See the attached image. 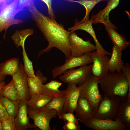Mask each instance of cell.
<instances>
[{"instance_id": "d4e9b609", "label": "cell", "mask_w": 130, "mask_h": 130, "mask_svg": "<svg viewBox=\"0 0 130 130\" xmlns=\"http://www.w3.org/2000/svg\"><path fill=\"white\" fill-rule=\"evenodd\" d=\"M33 33V30L30 28L17 30L13 34L11 38L16 46L18 48L20 46L22 47L24 46L26 39Z\"/></svg>"}, {"instance_id": "9a60e30c", "label": "cell", "mask_w": 130, "mask_h": 130, "mask_svg": "<svg viewBox=\"0 0 130 130\" xmlns=\"http://www.w3.org/2000/svg\"><path fill=\"white\" fill-rule=\"evenodd\" d=\"M27 101L20 100L18 111L14 121L16 130H25L34 128L33 124H31L28 116Z\"/></svg>"}, {"instance_id": "8d00e7d4", "label": "cell", "mask_w": 130, "mask_h": 130, "mask_svg": "<svg viewBox=\"0 0 130 130\" xmlns=\"http://www.w3.org/2000/svg\"><path fill=\"white\" fill-rule=\"evenodd\" d=\"M9 116L0 99V121L9 118Z\"/></svg>"}, {"instance_id": "e0dca14e", "label": "cell", "mask_w": 130, "mask_h": 130, "mask_svg": "<svg viewBox=\"0 0 130 130\" xmlns=\"http://www.w3.org/2000/svg\"><path fill=\"white\" fill-rule=\"evenodd\" d=\"M75 111V116L83 124L94 117L95 112L90 103L85 98L80 96L78 99Z\"/></svg>"}, {"instance_id": "5bb4252c", "label": "cell", "mask_w": 130, "mask_h": 130, "mask_svg": "<svg viewBox=\"0 0 130 130\" xmlns=\"http://www.w3.org/2000/svg\"><path fill=\"white\" fill-rule=\"evenodd\" d=\"M92 21L91 19L88 21L82 22L78 21L77 19H75L74 25L73 27L69 28L68 29L70 33L78 30L86 31L89 33L93 38L95 43L96 51L99 54H105L111 55V54L105 50L98 40L95 32L92 27Z\"/></svg>"}, {"instance_id": "30bf717a", "label": "cell", "mask_w": 130, "mask_h": 130, "mask_svg": "<svg viewBox=\"0 0 130 130\" xmlns=\"http://www.w3.org/2000/svg\"><path fill=\"white\" fill-rule=\"evenodd\" d=\"M91 56L93 63L91 73L94 76L100 79L109 71L110 58L107 54H98L96 51L91 52Z\"/></svg>"}, {"instance_id": "7402d4cb", "label": "cell", "mask_w": 130, "mask_h": 130, "mask_svg": "<svg viewBox=\"0 0 130 130\" xmlns=\"http://www.w3.org/2000/svg\"><path fill=\"white\" fill-rule=\"evenodd\" d=\"M105 29L111 40L116 46L122 51L126 49L130 44L127 41L126 38L117 32L113 28L106 25H104Z\"/></svg>"}, {"instance_id": "74e56055", "label": "cell", "mask_w": 130, "mask_h": 130, "mask_svg": "<svg viewBox=\"0 0 130 130\" xmlns=\"http://www.w3.org/2000/svg\"><path fill=\"white\" fill-rule=\"evenodd\" d=\"M14 0H0V9L4 6Z\"/></svg>"}, {"instance_id": "603a6c76", "label": "cell", "mask_w": 130, "mask_h": 130, "mask_svg": "<svg viewBox=\"0 0 130 130\" xmlns=\"http://www.w3.org/2000/svg\"><path fill=\"white\" fill-rule=\"evenodd\" d=\"M112 50V54L109 63V72H120L124 64L121 58L122 51L114 44Z\"/></svg>"}, {"instance_id": "6da1fadb", "label": "cell", "mask_w": 130, "mask_h": 130, "mask_svg": "<svg viewBox=\"0 0 130 130\" xmlns=\"http://www.w3.org/2000/svg\"><path fill=\"white\" fill-rule=\"evenodd\" d=\"M31 17L37 26L48 42L47 47L39 52L38 57L47 53L55 47L61 51L66 58L72 56L69 43L70 32L64 29L61 24L58 23L39 11L35 5L28 8Z\"/></svg>"}, {"instance_id": "f1b7e54d", "label": "cell", "mask_w": 130, "mask_h": 130, "mask_svg": "<svg viewBox=\"0 0 130 130\" xmlns=\"http://www.w3.org/2000/svg\"><path fill=\"white\" fill-rule=\"evenodd\" d=\"M69 2H76L83 6L86 10V13L84 18L80 21L82 22L87 21L89 20V14L96 5L99 2L103 1L108 2L109 0H63Z\"/></svg>"}, {"instance_id": "484cf974", "label": "cell", "mask_w": 130, "mask_h": 130, "mask_svg": "<svg viewBox=\"0 0 130 130\" xmlns=\"http://www.w3.org/2000/svg\"><path fill=\"white\" fill-rule=\"evenodd\" d=\"M0 99L9 118L14 119L18 111L20 100H12L0 95Z\"/></svg>"}, {"instance_id": "d6986e66", "label": "cell", "mask_w": 130, "mask_h": 130, "mask_svg": "<svg viewBox=\"0 0 130 130\" xmlns=\"http://www.w3.org/2000/svg\"><path fill=\"white\" fill-rule=\"evenodd\" d=\"M62 83L55 80H52L46 84L41 85L42 94L52 98L62 97L65 94V90L60 91L59 89Z\"/></svg>"}, {"instance_id": "9c48e42d", "label": "cell", "mask_w": 130, "mask_h": 130, "mask_svg": "<svg viewBox=\"0 0 130 130\" xmlns=\"http://www.w3.org/2000/svg\"><path fill=\"white\" fill-rule=\"evenodd\" d=\"M69 43L72 56L78 57L96 50V47L90 40L84 41L74 32L70 33Z\"/></svg>"}, {"instance_id": "e575fe53", "label": "cell", "mask_w": 130, "mask_h": 130, "mask_svg": "<svg viewBox=\"0 0 130 130\" xmlns=\"http://www.w3.org/2000/svg\"><path fill=\"white\" fill-rule=\"evenodd\" d=\"M121 71L126 77L130 84V67L128 62L124 63L121 68Z\"/></svg>"}, {"instance_id": "1f68e13d", "label": "cell", "mask_w": 130, "mask_h": 130, "mask_svg": "<svg viewBox=\"0 0 130 130\" xmlns=\"http://www.w3.org/2000/svg\"><path fill=\"white\" fill-rule=\"evenodd\" d=\"M35 1V0H19L17 8L18 13L27 10L28 7L34 5Z\"/></svg>"}, {"instance_id": "52a82bcc", "label": "cell", "mask_w": 130, "mask_h": 130, "mask_svg": "<svg viewBox=\"0 0 130 130\" xmlns=\"http://www.w3.org/2000/svg\"><path fill=\"white\" fill-rule=\"evenodd\" d=\"M91 53H87L79 57L72 56L69 58H66L65 62L63 65L55 67L52 71V77L55 78L60 76L64 72L69 69L92 63Z\"/></svg>"}, {"instance_id": "83f0119b", "label": "cell", "mask_w": 130, "mask_h": 130, "mask_svg": "<svg viewBox=\"0 0 130 130\" xmlns=\"http://www.w3.org/2000/svg\"><path fill=\"white\" fill-rule=\"evenodd\" d=\"M65 99V94L62 97L52 98V100L42 108L40 110L54 109L56 111L58 115L63 111V108Z\"/></svg>"}, {"instance_id": "8fae6325", "label": "cell", "mask_w": 130, "mask_h": 130, "mask_svg": "<svg viewBox=\"0 0 130 130\" xmlns=\"http://www.w3.org/2000/svg\"><path fill=\"white\" fill-rule=\"evenodd\" d=\"M12 76L18 91L19 99L28 100L31 94L28 84L27 76L22 63H19L18 72Z\"/></svg>"}, {"instance_id": "3957f363", "label": "cell", "mask_w": 130, "mask_h": 130, "mask_svg": "<svg viewBox=\"0 0 130 130\" xmlns=\"http://www.w3.org/2000/svg\"><path fill=\"white\" fill-rule=\"evenodd\" d=\"M99 80L91 72L83 84L78 86L80 96L87 100L95 113L102 97L98 87Z\"/></svg>"}, {"instance_id": "60d3db41", "label": "cell", "mask_w": 130, "mask_h": 130, "mask_svg": "<svg viewBox=\"0 0 130 130\" xmlns=\"http://www.w3.org/2000/svg\"><path fill=\"white\" fill-rule=\"evenodd\" d=\"M0 130H3L0 121Z\"/></svg>"}, {"instance_id": "ac0fdd59", "label": "cell", "mask_w": 130, "mask_h": 130, "mask_svg": "<svg viewBox=\"0 0 130 130\" xmlns=\"http://www.w3.org/2000/svg\"><path fill=\"white\" fill-rule=\"evenodd\" d=\"M127 128H130V92L126 98L121 100L117 117Z\"/></svg>"}, {"instance_id": "7a4b0ae2", "label": "cell", "mask_w": 130, "mask_h": 130, "mask_svg": "<svg viewBox=\"0 0 130 130\" xmlns=\"http://www.w3.org/2000/svg\"><path fill=\"white\" fill-rule=\"evenodd\" d=\"M99 84L104 94L118 96L122 100L127 98L128 93L130 92V84L121 71H109L99 80Z\"/></svg>"}, {"instance_id": "4fadbf2b", "label": "cell", "mask_w": 130, "mask_h": 130, "mask_svg": "<svg viewBox=\"0 0 130 130\" xmlns=\"http://www.w3.org/2000/svg\"><path fill=\"white\" fill-rule=\"evenodd\" d=\"M120 0H109L105 7L103 9L99 11L94 15L93 14L91 17L92 24L102 23L117 30L116 26L112 23L109 19V14L110 11L115 9L118 5Z\"/></svg>"}, {"instance_id": "44dd1931", "label": "cell", "mask_w": 130, "mask_h": 130, "mask_svg": "<svg viewBox=\"0 0 130 130\" xmlns=\"http://www.w3.org/2000/svg\"><path fill=\"white\" fill-rule=\"evenodd\" d=\"M36 77L33 78L27 76V81L31 94H41L42 85L45 83L47 78L43 75V73L38 70L35 72Z\"/></svg>"}, {"instance_id": "7c38bea8", "label": "cell", "mask_w": 130, "mask_h": 130, "mask_svg": "<svg viewBox=\"0 0 130 130\" xmlns=\"http://www.w3.org/2000/svg\"><path fill=\"white\" fill-rule=\"evenodd\" d=\"M84 125L95 130H126L127 128L117 118L112 120L94 117L86 122Z\"/></svg>"}, {"instance_id": "4dcf8cb0", "label": "cell", "mask_w": 130, "mask_h": 130, "mask_svg": "<svg viewBox=\"0 0 130 130\" xmlns=\"http://www.w3.org/2000/svg\"><path fill=\"white\" fill-rule=\"evenodd\" d=\"M58 116L59 118L63 120L64 121H67L72 122L77 124H78L77 118L74 114V113L63 111L58 114Z\"/></svg>"}, {"instance_id": "f35d334b", "label": "cell", "mask_w": 130, "mask_h": 130, "mask_svg": "<svg viewBox=\"0 0 130 130\" xmlns=\"http://www.w3.org/2000/svg\"><path fill=\"white\" fill-rule=\"evenodd\" d=\"M6 78V76L0 72V83L4 81Z\"/></svg>"}, {"instance_id": "ba28073f", "label": "cell", "mask_w": 130, "mask_h": 130, "mask_svg": "<svg viewBox=\"0 0 130 130\" xmlns=\"http://www.w3.org/2000/svg\"><path fill=\"white\" fill-rule=\"evenodd\" d=\"M92 64L80 66L77 69L75 68L67 70L59 78L65 83H75L78 86L83 84L91 72Z\"/></svg>"}, {"instance_id": "836d02e7", "label": "cell", "mask_w": 130, "mask_h": 130, "mask_svg": "<svg viewBox=\"0 0 130 130\" xmlns=\"http://www.w3.org/2000/svg\"><path fill=\"white\" fill-rule=\"evenodd\" d=\"M46 5L48 9V13L49 17L53 20H55L56 16L52 7V0H40Z\"/></svg>"}, {"instance_id": "4316f807", "label": "cell", "mask_w": 130, "mask_h": 130, "mask_svg": "<svg viewBox=\"0 0 130 130\" xmlns=\"http://www.w3.org/2000/svg\"><path fill=\"white\" fill-rule=\"evenodd\" d=\"M0 95L13 101L19 99L18 91L13 78L0 91Z\"/></svg>"}, {"instance_id": "cb8c5ba5", "label": "cell", "mask_w": 130, "mask_h": 130, "mask_svg": "<svg viewBox=\"0 0 130 130\" xmlns=\"http://www.w3.org/2000/svg\"><path fill=\"white\" fill-rule=\"evenodd\" d=\"M19 63V59L17 58L2 62L0 64V72L6 76L9 75L12 76L18 72Z\"/></svg>"}, {"instance_id": "f546056e", "label": "cell", "mask_w": 130, "mask_h": 130, "mask_svg": "<svg viewBox=\"0 0 130 130\" xmlns=\"http://www.w3.org/2000/svg\"><path fill=\"white\" fill-rule=\"evenodd\" d=\"M22 47L24 64L23 65L24 71L28 77L35 78L36 76L33 70L32 62L27 56L25 50V46Z\"/></svg>"}, {"instance_id": "5b68a950", "label": "cell", "mask_w": 130, "mask_h": 130, "mask_svg": "<svg viewBox=\"0 0 130 130\" xmlns=\"http://www.w3.org/2000/svg\"><path fill=\"white\" fill-rule=\"evenodd\" d=\"M19 0H14L3 6L0 9V33L5 31L3 36L5 35L7 29L12 26L18 24L23 22L22 20L15 18L18 13L17 8Z\"/></svg>"}, {"instance_id": "8992f818", "label": "cell", "mask_w": 130, "mask_h": 130, "mask_svg": "<svg viewBox=\"0 0 130 130\" xmlns=\"http://www.w3.org/2000/svg\"><path fill=\"white\" fill-rule=\"evenodd\" d=\"M27 114L29 119L33 120L35 130L38 128L42 130H51L50 120L58 115L56 111L54 109L36 111L32 110L28 107Z\"/></svg>"}, {"instance_id": "ab89813d", "label": "cell", "mask_w": 130, "mask_h": 130, "mask_svg": "<svg viewBox=\"0 0 130 130\" xmlns=\"http://www.w3.org/2000/svg\"><path fill=\"white\" fill-rule=\"evenodd\" d=\"M5 82L3 81L0 83V91L1 89L6 85Z\"/></svg>"}, {"instance_id": "d590c367", "label": "cell", "mask_w": 130, "mask_h": 130, "mask_svg": "<svg viewBox=\"0 0 130 130\" xmlns=\"http://www.w3.org/2000/svg\"><path fill=\"white\" fill-rule=\"evenodd\" d=\"M65 124L63 127V129L65 130H79L80 126L72 122L65 121Z\"/></svg>"}, {"instance_id": "277c9868", "label": "cell", "mask_w": 130, "mask_h": 130, "mask_svg": "<svg viewBox=\"0 0 130 130\" xmlns=\"http://www.w3.org/2000/svg\"><path fill=\"white\" fill-rule=\"evenodd\" d=\"M121 100V97L118 96L104 94L95 113L94 117L99 119L116 120Z\"/></svg>"}, {"instance_id": "d6a6232c", "label": "cell", "mask_w": 130, "mask_h": 130, "mask_svg": "<svg viewBox=\"0 0 130 130\" xmlns=\"http://www.w3.org/2000/svg\"><path fill=\"white\" fill-rule=\"evenodd\" d=\"M0 121L3 130H16L14 119L9 118Z\"/></svg>"}, {"instance_id": "ffe728a7", "label": "cell", "mask_w": 130, "mask_h": 130, "mask_svg": "<svg viewBox=\"0 0 130 130\" xmlns=\"http://www.w3.org/2000/svg\"><path fill=\"white\" fill-rule=\"evenodd\" d=\"M52 98L41 94H31L29 99L27 101L28 107L34 110H40Z\"/></svg>"}, {"instance_id": "2e32d148", "label": "cell", "mask_w": 130, "mask_h": 130, "mask_svg": "<svg viewBox=\"0 0 130 130\" xmlns=\"http://www.w3.org/2000/svg\"><path fill=\"white\" fill-rule=\"evenodd\" d=\"M75 83H68L65 90L66 99L63 108L65 112L74 113L80 97V90Z\"/></svg>"}]
</instances>
